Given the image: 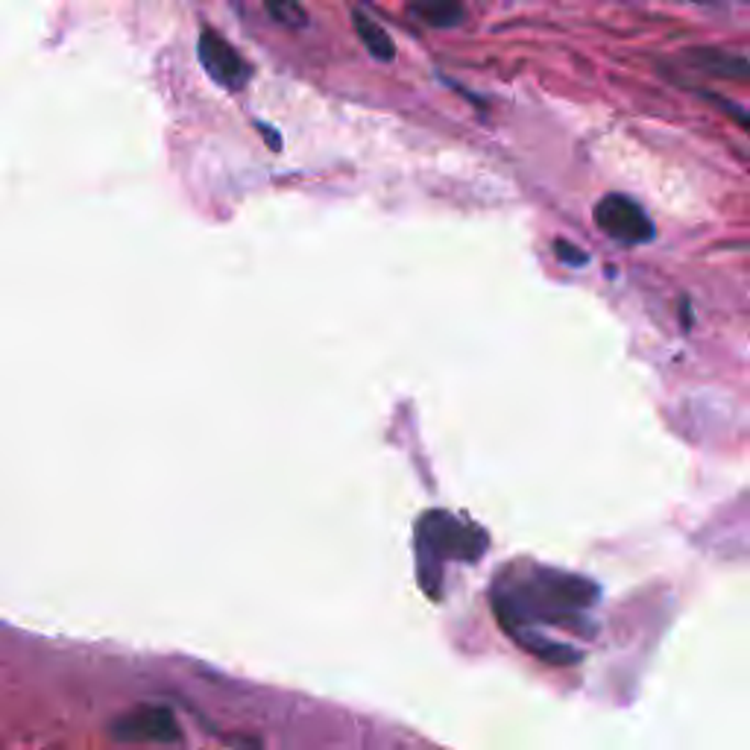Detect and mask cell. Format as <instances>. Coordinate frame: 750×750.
Returning <instances> with one entry per match:
<instances>
[{"instance_id":"1","label":"cell","mask_w":750,"mask_h":750,"mask_svg":"<svg viewBox=\"0 0 750 750\" xmlns=\"http://www.w3.org/2000/svg\"><path fill=\"white\" fill-rule=\"evenodd\" d=\"M489 602L510 637L531 633L540 625L586 633L593 630L586 610L598 602V586L563 569L514 563L496 577Z\"/></svg>"},{"instance_id":"2","label":"cell","mask_w":750,"mask_h":750,"mask_svg":"<svg viewBox=\"0 0 750 750\" xmlns=\"http://www.w3.org/2000/svg\"><path fill=\"white\" fill-rule=\"evenodd\" d=\"M487 533L478 525L466 522L461 516L431 510L417 525V563L419 584L428 595H440L443 584V566L449 560L475 563L487 551Z\"/></svg>"},{"instance_id":"3","label":"cell","mask_w":750,"mask_h":750,"mask_svg":"<svg viewBox=\"0 0 750 750\" xmlns=\"http://www.w3.org/2000/svg\"><path fill=\"white\" fill-rule=\"evenodd\" d=\"M595 227L602 229L604 235L619 241V244H648L654 241L657 229L651 223L639 202H633L625 194H607L595 202Z\"/></svg>"},{"instance_id":"4","label":"cell","mask_w":750,"mask_h":750,"mask_svg":"<svg viewBox=\"0 0 750 750\" xmlns=\"http://www.w3.org/2000/svg\"><path fill=\"white\" fill-rule=\"evenodd\" d=\"M112 734L121 742H153V745H176L183 739V727L176 721L174 709L167 707H139L121 716L112 725Z\"/></svg>"},{"instance_id":"5","label":"cell","mask_w":750,"mask_h":750,"mask_svg":"<svg viewBox=\"0 0 750 750\" xmlns=\"http://www.w3.org/2000/svg\"><path fill=\"white\" fill-rule=\"evenodd\" d=\"M197 56H200L202 68L209 70V77L218 86L229 88V91H241L250 79V65L244 56L232 47V44L218 35L214 30H202L200 42H197Z\"/></svg>"},{"instance_id":"6","label":"cell","mask_w":750,"mask_h":750,"mask_svg":"<svg viewBox=\"0 0 750 750\" xmlns=\"http://www.w3.org/2000/svg\"><path fill=\"white\" fill-rule=\"evenodd\" d=\"M690 65L695 70H707V74H716V77L727 79H748L750 77V62H745L742 56L736 53L716 51V47H695L690 51Z\"/></svg>"},{"instance_id":"7","label":"cell","mask_w":750,"mask_h":750,"mask_svg":"<svg viewBox=\"0 0 750 750\" xmlns=\"http://www.w3.org/2000/svg\"><path fill=\"white\" fill-rule=\"evenodd\" d=\"M352 21H355V33H359V38H361V42H364V47H367V51L373 53L375 59H378V62H390L393 56H396L393 38L387 33H384L382 26L375 24L373 18L367 15V12H361V9H355V12H352Z\"/></svg>"},{"instance_id":"8","label":"cell","mask_w":750,"mask_h":750,"mask_svg":"<svg viewBox=\"0 0 750 750\" xmlns=\"http://www.w3.org/2000/svg\"><path fill=\"white\" fill-rule=\"evenodd\" d=\"M410 12L422 18L428 26H454L463 21V7L457 3H419V7H410Z\"/></svg>"},{"instance_id":"9","label":"cell","mask_w":750,"mask_h":750,"mask_svg":"<svg viewBox=\"0 0 750 750\" xmlns=\"http://www.w3.org/2000/svg\"><path fill=\"white\" fill-rule=\"evenodd\" d=\"M267 12L282 18V24H290V26L306 24V12H302L299 7H294V3H267Z\"/></svg>"},{"instance_id":"10","label":"cell","mask_w":750,"mask_h":750,"mask_svg":"<svg viewBox=\"0 0 750 750\" xmlns=\"http://www.w3.org/2000/svg\"><path fill=\"white\" fill-rule=\"evenodd\" d=\"M707 97H709V100H713V103L718 106V109H721V112L730 114V118H734V121L739 123V126H742V130L750 132V112H748V109L730 103V100H721V97H716V95H709V91H707Z\"/></svg>"},{"instance_id":"11","label":"cell","mask_w":750,"mask_h":750,"mask_svg":"<svg viewBox=\"0 0 750 750\" xmlns=\"http://www.w3.org/2000/svg\"><path fill=\"white\" fill-rule=\"evenodd\" d=\"M554 253L560 255V262L572 264V267H584V264L589 262V255H586L584 250H577V246L569 244V241H558V244H554Z\"/></svg>"}]
</instances>
